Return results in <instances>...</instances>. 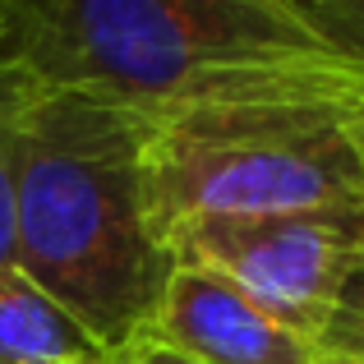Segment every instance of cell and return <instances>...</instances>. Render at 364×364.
Segmentation results:
<instances>
[{"mask_svg": "<svg viewBox=\"0 0 364 364\" xmlns=\"http://www.w3.org/2000/svg\"><path fill=\"white\" fill-rule=\"evenodd\" d=\"M0 65L139 116L364 111V70L318 46L277 0H0Z\"/></svg>", "mask_w": 364, "mask_h": 364, "instance_id": "1", "label": "cell"}, {"mask_svg": "<svg viewBox=\"0 0 364 364\" xmlns=\"http://www.w3.org/2000/svg\"><path fill=\"white\" fill-rule=\"evenodd\" d=\"M143 129L120 102L33 79L9 124L14 267L111 355L171 272L143 198Z\"/></svg>", "mask_w": 364, "mask_h": 364, "instance_id": "2", "label": "cell"}, {"mask_svg": "<svg viewBox=\"0 0 364 364\" xmlns=\"http://www.w3.org/2000/svg\"><path fill=\"white\" fill-rule=\"evenodd\" d=\"M143 120V198L166 254L203 222L364 208V111L194 107Z\"/></svg>", "mask_w": 364, "mask_h": 364, "instance_id": "3", "label": "cell"}, {"mask_svg": "<svg viewBox=\"0 0 364 364\" xmlns=\"http://www.w3.org/2000/svg\"><path fill=\"white\" fill-rule=\"evenodd\" d=\"M171 258L213 267L282 323L323 337L364 277V208L203 222L171 240Z\"/></svg>", "mask_w": 364, "mask_h": 364, "instance_id": "4", "label": "cell"}, {"mask_svg": "<svg viewBox=\"0 0 364 364\" xmlns=\"http://www.w3.org/2000/svg\"><path fill=\"white\" fill-rule=\"evenodd\" d=\"M139 337L194 364H346L323 337L282 323L235 282L189 258H171Z\"/></svg>", "mask_w": 364, "mask_h": 364, "instance_id": "5", "label": "cell"}, {"mask_svg": "<svg viewBox=\"0 0 364 364\" xmlns=\"http://www.w3.org/2000/svg\"><path fill=\"white\" fill-rule=\"evenodd\" d=\"M102 350L18 267H0V364H107Z\"/></svg>", "mask_w": 364, "mask_h": 364, "instance_id": "6", "label": "cell"}, {"mask_svg": "<svg viewBox=\"0 0 364 364\" xmlns=\"http://www.w3.org/2000/svg\"><path fill=\"white\" fill-rule=\"evenodd\" d=\"M277 5L318 46L364 70V0H277Z\"/></svg>", "mask_w": 364, "mask_h": 364, "instance_id": "7", "label": "cell"}, {"mask_svg": "<svg viewBox=\"0 0 364 364\" xmlns=\"http://www.w3.org/2000/svg\"><path fill=\"white\" fill-rule=\"evenodd\" d=\"M28 88V74L0 65V267H14V180H9V124Z\"/></svg>", "mask_w": 364, "mask_h": 364, "instance_id": "8", "label": "cell"}, {"mask_svg": "<svg viewBox=\"0 0 364 364\" xmlns=\"http://www.w3.org/2000/svg\"><path fill=\"white\" fill-rule=\"evenodd\" d=\"M323 341H328L341 360H364V277L346 291V300H341L337 318L328 323Z\"/></svg>", "mask_w": 364, "mask_h": 364, "instance_id": "9", "label": "cell"}, {"mask_svg": "<svg viewBox=\"0 0 364 364\" xmlns=\"http://www.w3.org/2000/svg\"><path fill=\"white\" fill-rule=\"evenodd\" d=\"M116 364H194V360H185L180 350L157 346V341H148V337H134L124 350H116Z\"/></svg>", "mask_w": 364, "mask_h": 364, "instance_id": "10", "label": "cell"}, {"mask_svg": "<svg viewBox=\"0 0 364 364\" xmlns=\"http://www.w3.org/2000/svg\"><path fill=\"white\" fill-rule=\"evenodd\" d=\"M346 364H364V360H346Z\"/></svg>", "mask_w": 364, "mask_h": 364, "instance_id": "11", "label": "cell"}, {"mask_svg": "<svg viewBox=\"0 0 364 364\" xmlns=\"http://www.w3.org/2000/svg\"><path fill=\"white\" fill-rule=\"evenodd\" d=\"M107 364H116V355H111V360H107Z\"/></svg>", "mask_w": 364, "mask_h": 364, "instance_id": "12", "label": "cell"}]
</instances>
